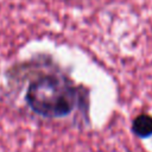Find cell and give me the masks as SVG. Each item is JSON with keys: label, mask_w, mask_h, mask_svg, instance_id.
Returning <instances> with one entry per match:
<instances>
[{"label": "cell", "mask_w": 152, "mask_h": 152, "mask_svg": "<svg viewBox=\"0 0 152 152\" xmlns=\"http://www.w3.org/2000/svg\"><path fill=\"white\" fill-rule=\"evenodd\" d=\"M30 108L45 118H62L70 114L77 103V90L64 77L48 75L31 82L26 91Z\"/></svg>", "instance_id": "cell-1"}, {"label": "cell", "mask_w": 152, "mask_h": 152, "mask_svg": "<svg viewBox=\"0 0 152 152\" xmlns=\"http://www.w3.org/2000/svg\"><path fill=\"white\" fill-rule=\"evenodd\" d=\"M132 129L134 134L140 138H147L152 135V116L147 114L138 115L133 121Z\"/></svg>", "instance_id": "cell-2"}]
</instances>
